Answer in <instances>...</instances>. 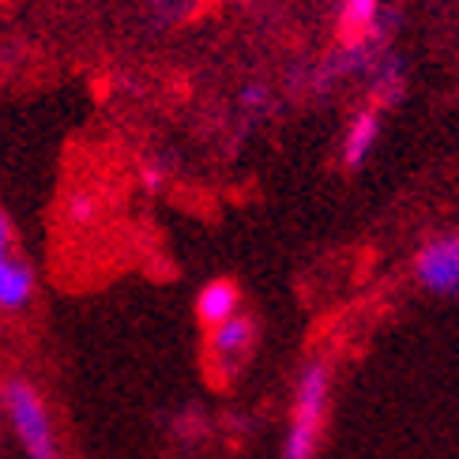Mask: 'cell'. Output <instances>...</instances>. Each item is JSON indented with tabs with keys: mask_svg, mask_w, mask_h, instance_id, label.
Instances as JSON below:
<instances>
[{
	"mask_svg": "<svg viewBox=\"0 0 459 459\" xmlns=\"http://www.w3.org/2000/svg\"><path fill=\"white\" fill-rule=\"evenodd\" d=\"M248 347H253V320H248L245 313L230 316V320H222V324L212 328V358L219 361L222 369L241 366Z\"/></svg>",
	"mask_w": 459,
	"mask_h": 459,
	"instance_id": "obj_5",
	"label": "cell"
},
{
	"mask_svg": "<svg viewBox=\"0 0 459 459\" xmlns=\"http://www.w3.org/2000/svg\"><path fill=\"white\" fill-rule=\"evenodd\" d=\"M30 298H34V272L27 260L15 256L12 219L0 212V309L4 313L27 309Z\"/></svg>",
	"mask_w": 459,
	"mask_h": 459,
	"instance_id": "obj_4",
	"label": "cell"
},
{
	"mask_svg": "<svg viewBox=\"0 0 459 459\" xmlns=\"http://www.w3.org/2000/svg\"><path fill=\"white\" fill-rule=\"evenodd\" d=\"M377 140H380V113L377 109H361L358 117L351 121L347 136H342V162H347V166H361V162L373 155Z\"/></svg>",
	"mask_w": 459,
	"mask_h": 459,
	"instance_id": "obj_7",
	"label": "cell"
},
{
	"mask_svg": "<svg viewBox=\"0 0 459 459\" xmlns=\"http://www.w3.org/2000/svg\"><path fill=\"white\" fill-rule=\"evenodd\" d=\"M414 275L429 294L459 298V238L448 234V238L426 241L414 260Z\"/></svg>",
	"mask_w": 459,
	"mask_h": 459,
	"instance_id": "obj_3",
	"label": "cell"
},
{
	"mask_svg": "<svg viewBox=\"0 0 459 459\" xmlns=\"http://www.w3.org/2000/svg\"><path fill=\"white\" fill-rule=\"evenodd\" d=\"M377 15H380L377 0H342L339 4L342 38H347V42H366V38L377 30Z\"/></svg>",
	"mask_w": 459,
	"mask_h": 459,
	"instance_id": "obj_8",
	"label": "cell"
},
{
	"mask_svg": "<svg viewBox=\"0 0 459 459\" xmlns=\"http://www.w3.org/2000/svg\"><path fill=\"white\" fill-rule=\"evenodd\" d=\"M328 399H332V373L324 361H309L298 377L290 426H286L282 459H313L328 422Z\"/></svg>",
	"mask_w": 459,
	"mask_h": 459,
	"instance_id": "obj_1",
	"label": "cell"
},
{
	"mask_svg": "<svg viewBox=\"0 0 459 459\" xmlns=\"http://www.w3.org/2000/svg\"><path fill=\"white\" fill-rule=\"evenodd\" d=\"M4 411L19 448L27 459H61L53 437V418L46 411V399L34 385H27L23 377H15L4 385Z\"/></svg>",
	"mask_w": 459,
	"mask_h": 459,
	"instance_id": "obj_2",
	"label": "cell"
},
{
	"mask_svg": "<svg viewBox=\"0 0 459 459\" xmlns=\"http://www.w3.org/2000/svg\"><path fill=\"white\" fill-rule=\"evenodd\" d=\"M238 313H241V294H238V286L226 282V279L207 282L196 298V316L207 324V328H215V324L238 316Z\"/></svg>",
	"mask_w": 459,
	"mask_h": 459,
	"instance_id": "obj_6",
	"label": "cell"
}]
</instances>
